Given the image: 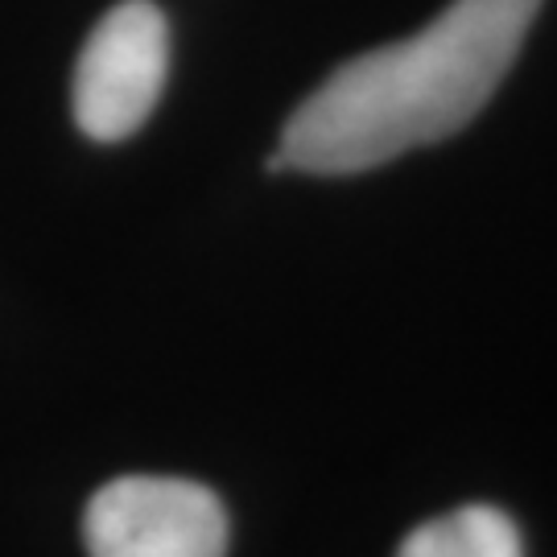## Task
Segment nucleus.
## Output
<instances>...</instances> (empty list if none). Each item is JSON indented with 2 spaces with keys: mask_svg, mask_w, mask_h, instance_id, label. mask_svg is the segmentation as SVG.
<instances>
[{
  "mask_svg": "<svg viewBox=\"0 0 557 557\" xmlns=\"http://www.w3.org/2000/svg\"><path fill=\"white\" fill-rule=\"evenodd\" d=\"M541 0H450L421 34L347 59L294 108L269 170L368 174L438 145L487 108Z\"/></svg>",
  "mask_w": 557,
  "mask_h": 557,
  "instance_id": "1",
  "label": "nucleus"
},
{
  "mask_svg": "<svg viewBox=\"0 0 557 557\" xmlns=\"http://www.w3.org/2000/svg\"><path fill=\"white\" fill-rule=\"evenodd\" d=\"M170 79V21L153 0H120L87 34L71 83L83 137L128 140L158 108Z\"/></svg>",
  "mask_w": 557,
  "mask_h": 557,
  "instance_id": "2",
  "label": "nucleus"
},
{
  "mask_svg": "<svg viewBox=\"0 0 557 557\" xmlns=\"http://www.w3.org/2000/svg\"><path fill=\"white\" fill-rule=\"evenodd\" d=\"M87 557H227L232 520L195 479L120 475L87 499Z\"/></svg>",
  "mask_w": 557,
  "mask_h": 557,
  "instance_id": "3",
  "label": "nucleus"
},
{
  "mask_svg": "<svg viewBox=\"0 0 557 557\" xmlns=\"http://www.w3.org/2000/svg\"><path fill=\"white\" fill-rule=\"evenodd\" d=\"M397 557H524V533L496 504H458L455 512L418 524Z\"/></svg>",
  "mask_w": 557,
  "mask_h": 557,
  "instance_id": "4",
  "label": "nucleus"
}]
</instances>
